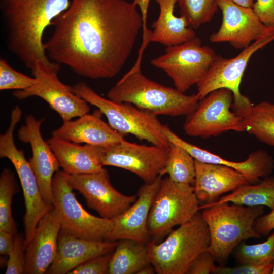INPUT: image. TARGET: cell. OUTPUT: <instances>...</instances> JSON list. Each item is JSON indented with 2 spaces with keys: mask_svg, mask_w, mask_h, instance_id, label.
I'll return each instance as SVG.
<instances>
[{
  "mask_svg": "<svg viewBox=\"0 0 274 274\" xmlns=\"http://www.w3.org/2000/svg\"><path fill=\"white\" fill-rule=\"evenodd\" d=\"M52 36L44 42L53 61L92 79L115 77L134 48L142 16L126 0H70L53 21Z\"/></svg>",
  "mask_w": 274,
  "mask_h": 274,
  "instance_id": "6da1fadb",
  "label": "cell"
},
{
  "mask_svg": "<svg viewBox=\"0 0 274 274\" xmlns=\"http://www.w3.org/2000/svg\"><path fill=\"white\" fill-rule=\"evenodd\" d=\"M70 4V0H1L8 47L27 68L49 60L44 31Z\"/></svg>",
  "mask_w": 274,
  "mask_h": 274,
  "instance_id": "7a4b0ae2",
  "label": "cell"
},
{
  "mask_svg": "<svg viewBox=\"0 0 274 274\" xmlns=\"http://www.w3.org/2000/svg\"><path fill=\"white\" fill-rule=\"evenodd\" d=\"M142 60L130 68L108 92L107 98L127 102L153 114L177 117L188 115L196 108V94L186 95L147 78L141 72Z\"/></svg>",
  "mask_w": 274,
  "mask_h": 274,
  "instance_id": "3957f363",
  "label": "cell"
},
{
  "mask_svg": "<svg viewBox=\"0 0 274 274\" xmlns=\"http://www.w3.org/2000/svg\"><path fill=\"white\" fill-rule=\"evenodd\" d=\"M211 242L208 226L197 212L169 232L162 242L148 243L151 264L158 274H185Z\"/></svg>",
  "mask_w": 274,
  "mask_h": 274,
  "instance_id": "277c9868",
  "label": "cell"
},
{
  "mask_svg": "<svg viewBox=\"0 0 274 274\" xmlns=\"http://www.w3.org/2000/svg\"><path fill=\"white\" fill-rule=\"evenodd\" d=\"M264 213V206L229 205L228 202L203 209L201 215L208 226L211 238L207 251L217 262H225L239 244L261 237L253 225Z\"/></svg>",
  "mask_w": 274,
  "mask_h": 274,
  "instance_id": "5b68a950",
  "label": "cell"
},
{
  "mask_svg": "<svg viewBox=\"0 0 274 274\" xmlns=\"http://www.w3.org/2000/svg\"><path fill=\"white\" fill-rule=\"evenodd\" d=\"M73 92L96 107L106 117L109 125L120 134H130L152 145L169 148L170 142L157 116L127 102H117L98 94L84 82L72 86Z\"/></svg>",
  "mask_w": 274,
  "mask_h": 274,
  "instance_id": "8992f818",
  "label": "cell"
},
{
  "mask_svg": "<svg viewBox=\"0 0 274 274\" xmlns=\"http://www.w3.org/2000/svg\"><path fill=\"white\" fill-rule=\"evenodd\" d=\"M69 174L58 170L52 180L53 205L60 218V231L82 239L105 241L113 228L112 220L94 216L84 209L69 183Z\"/></svg>",
  "mask_w": 274,
  "mask_h": 274,
  "instance_id": "52a82bcc",
  "label": "cell"
},
{
  "mask_svg": "<svg viewBox=\"0 0 274 274\" xmlns=\"http://www.w3.org/2000/svg\"><path fill=\"white\" fill-rule=\"evenodd\" d=\"M199 210L193 185L176 182L169 177L162 179L149 212L150 237L161 238L174 226L190 220Z\"/></svg>",
  "mask_w": 274,
  "mask_h": 274,
  "instance_id": "ba28073f",
  "label": "cell"
},
{
  "mask_svg": "<svg viewBox=\"0 0 274 274\" xmlns=\"http://www.w3.org/2000/svg\"><path fill=\"white\" fill-rule=\"evenodd\" d=\"M217 55L195 37L183 43L166 47L165 53L151 60L163 71L176 89L185 93L206 76Z\"/></svg>",
  "mask_w": 274,
  "mask_h": 274,
  "instance_id": "9c48e42d",
  "label": "cell"
},
{
  "mask_svg": "<svg viewBox=\"0 0 274 274\" xmlns=\"http://www.w3.org/2000/svg\"><path fill=\"white\" fill-rule=\"evenodd\" d=\"M60 65L50 60L37 62L31 69L37 83L27 89L15 91L13 95L19 100L40 97L65 121L88 113L90 107L85 100L73 92L72 86L60 81L58 77Z\"/></svg>",
  "mask_w": 274,
  "mask_h": 274,
  "instance_id": "30bf717a",
  "label": "cell"
},
{
  "mask_svg": "<svg viewBox=\"0 0 274 274\" xmlns=\"http://www.w3.org/2000/svg\"><path fill=\"white\" fill-rule=\"evenodd\" d=\"M233 99V93L228 89L211 92L186 116L185 133L190 136L208 138L228 131H246L241 118L230 110Z\"/></svg>",
  "mask_w": 274,
  "mask_h": 274,
  "instance_id": "8fae6325",
  "label": "cell"
},
{
  "mask_svg": "<svg viewBox=\"0 0 274 274\" xmlns=\"http://www.w3.org/2000/svg\"><path fill=\"white\" fill-rule=\"evenodd\" d=\"M16 124L11 122L6 132L0 135V157L8 158L13 164L20 180L25 206L23 218L26 247L31 241L40 219L53 206L44 201L35 174L22 150L16 146L14 131Z\"/></svg>",
  "mask_w": 274,
  "mask_h": 274,
  "instance_id": "7c38bea8",
  "label": "cell"
},
{
  "mask_svg": "<svg viewBox=\"0 0 274 274\" xmlns=\"http://www.w3.org/2000/svg\"><path fill=\"white\" fill-rule=\"evenodd\" d=\"M68 182L74 190L83 196L88 207L106 219L118 216L137 199V195L127 196L116 190L111 184L108 171L104 167L92 173L69 174Z\"/></svg>",
  "mask_w": 274,
  "mask_h": 274,
  "instance_id": "4fadbf2b",
  "label": "cell"
},
{
  "mask_svg": "<svg viewBox=\"0 0 274 274\" xmlns=\"http://www.w3.org/2000/svg\"><path fill=\"white\" fill-rule=\"evenodd\" d=\"M169 148L155 145L147 146L125 140L106 148L102 158L104 166H111L131 172L145 183L154 181L164 168Z\"/></svg>",
  "mask_w": 274,
  "mask_h": 274,
  "instance_id": "5bb4252c",
  "label": "cell"
},
{
  "mask_svg": "<svg viewBox=\"0 0 274 274\" xmlns=\"http://www.w3.org/2000/svg\"><path fill=\"white\" fill-rule=\"evenodd\" d=\"M273 40L274 28L271 27L267 33L243 49L236 56L226 58L217 55L207 74L196 85V94L200 100L220 88L230 90L234 96L241 95V83L250 58Z\"/></svg>",
  "mask_w": 274,
  "mask_h": 274,
  "instance_id": "9a60e30c",
  "label": "cell"
},
{
  "mask_svg": "<svg viewBox=\"0 0 274 274\" xmlns=\"http://www.w3.org/2000/svg\"><path fill=\"white\" fill-rule=\"evenodd\" d=\"M222 20L217 31L210 36L214 43L227 42L236 49H244L264 36L271 27L266 26L253 8L239 5L232 0H216Z\"/></svg>",
  "mask_w": 274,
  "mask_h": 274,
  "instance_id": "2e32d148",
  "label": "cell"
},
{
  "mask_svg": "<svg viewBox=\"0 0 274 274\" xmlns=\"http://www.w3.org/2000/svg\"><path fill=\"white\" fill-rule=\"evenodd\" d=\"M44 119L37 120L32 115L26 116L25 123L18 130V138L30 144L32 156L29 164L36 177L40 192L45 202L53 204V175L59 170L60 164L47 141L43 138L40 127Z\"/></svg>",
  "mask_w": 274,
  "mask_h": 274,
  "instance_id": "e0dca14e",
  "label": "cell"
},
{
  "mask_svg": "<svg viewBox=\"0 0 274 274\" xmlns=\"http://www.w3.org/2000/svg\"><path fill=\"white\" fill-rule=\"evenodd\" d=\"M162 179L159 176L154 181L145 183L140 187L136 201L125 212L112 219L113 226L106 241L130 239L146 244L150 242L149 215Z\"/></svg>",
  "mask_w": 274,
  "mask_h": 274,
  "instance_id": "ac0fdd59",
  "label": "cell"
},
{
  "mask_svg": "<svg viewBox=\"0 0 274 274\" xmlns=\"http://www.w3.org/2000/svg\"><path fill=\"white\" fill-rule=\"evenodd\" d=\"M163 132L170 143L183 148L194 159L234 168L242 173L251 184L259 183L261 181L260 178L270 176L274 169V159L264 150L260 149L251 153L248 158L243 161H231L187 142L174 132L167 125H164Z\"/></svg>",
  "mask_w": 274,
  "mask_h": 274,
  "instance_id": "d6986e66",
  "label": "cell"
},
{
  "mask_svg": "<svg viewBox=\"0 0 274 274\" xmlns=\"http://www.w3.org/2000/svg\"><path fill=\"white\" fill-rule=\"evenodd\" d=\"M61 223L54 206L40 219L26 248L25 274H44L54 261Z\"/></svg>",
  "mask_w": 274,
  "mask_h": 274,
  "instance_id": "ffe728a7",
  "label": "cell"
},
{
  "mask_svg": "<svg viewBox=\"0 0 274 274\" xmlns=\"http://www.w3.org/2000/svg\"><path fill=\"white\" fill-rule=\"evenodd\" d=\"M98 109L92 114L83 115L74 121H63L52 132V136L75 143H86L108 148L125 139L101 118Z\"/></svg>",
  "mask_w": 274,
  "mask_h": 274,
  "instance_id": "44dd1931",
  "label": "cell"
},
{
  "mask_svg": "<svg viewBox=\"0 0 274 274\" xmlns=\"http://www.w3.org/2000/svg\"><path fill=\"white\" fill-rule=\"evenodd\" d=\"M194 191L199 202H216L220 196L243 185L251 184L241 172L218 164L204 163L195 159Z\"/></svg>",
  "mask_w": 274,
  "mask_h": 274,
  "instance_id": "7402d4cb",
  "label": "cell"
},
{
  "mask_svg": "<svg viewBox=\"0 0 274 274\" xmlns=\"http://www.w3.org/2000/svg\"><path fill=\"white\" fill-rule=\"evenodd\" d=\"M118 242L82 239L60 231L55 258L46 274H68L87 261L113 252Z\"/></svg>",
  "mask_w": 274,
  "mask_h": 274,
  "instance_id": "603a6c76",
  "label": "cell"
},
{
  "mask_svg": "<svg viewBox=\"0 0 274 274\" xmlns=\"http://www.w3.org/2000/svg\"><path fill=\"white\" fill-rule=\"evenodd\" d=\"M60 167L71 175L98 172L104 166L102 158L106 148L52 137L47 141Z\"/></svg>",
  "mask_w": 274,
  "mask_h": 274,
  "instance_id": "cb8c5ba5",
  "label": "cell"
},
{
  "mask_svg": "<svg viewBox=\"0 0 274 274\" xmlns=\"http://www.w3.org/2000/svg\"><path fill=\"white\" fill-rule=\"evenodd\" d=\"M231 108L242 119L246 131L260 141L274 146V103L264 101L254 105L241 94L234 96Z\"/></svg>",
  "mask_w": 274,
  "mask_h": 274,
  "instance_id": "d4e9b609",
  "label": "cell"
},
{
  "mask_svg": "<svg viewBox=\"0 0 274 274\" xmlns=\"http://www.w3.org/2000/svg\"><path fill=\"white\" fill-rule=\"evenodd\" d=\"M159 7V14L153 22L150 42L163 44L166 47L183 43L196 37L186 18L174 14L177 0H156Z\"/></svg>",
  "mask_w": 274,
  "mask_h": 274,
  "instance_id": "484cf974",
  "label": "cell"
},
{
  "mask_svg": "<svg viewBox=\"0 0 274 274\" xmlns=\"http://www.w3.org/2000/svg\"><path fill=\"white\" fill-rule=\"evenodd\" d=\"M151 264L148 244L130 239H120L112 252L109 273L137 274Z\"/></svg>",
  "mask_w": 274,
  "mask_h": 274,
  "instance_id": "4316f807",
  "label": "cell"
},
{
  "mask_svg": "<svg viewBox=\"0 0 274 274\" xmlns=\"http://www.w3.org/2000/svg\"><path fill=\"white\" fill-rule=\"evenodd\" d=\"M225 202L249 207L266 206L274 209V177L264 178L259 183L240 186L216 202L199 206V210Z\"/></svg>",
  "mask_w": 274,
  "mask_h": 274,
  "instance_id": "83f0119b",
  "label": "cell"
},
{
  "mask_svg": "<svg viewBox=\"0 0 274 274\" xmlns=\"http://www.w3.org/2000/svg\"><path fill=\"white\" fill-rule=\"evenodd\" d=\"M168 174L173 181L193 186L195 178L194 158L182 147L170 143L165 166L160 175Z\"/></svg>",
  "mask_w": 274,
  "mask_h": 274,
  "instance_id": "f1b7e54d",
  "label": "cell"
},
{
  "mask_svg": "<svg viewBox=\"0 0 274 274\" xmlns=\"http://www.w3.org/2000/svg\"><path fill=\"white\" fill-rule=\"evenodd\" d=\"M13 173L4 169L0 177V231L17 233V227L12 214L11 204L16 191Z\"/></svg>",
  "mask_w": 274,
  "mask_h": 274,
  "instance_id": "f546056e",
  "label": "cell"
},
{
  "mask_svg": "<svg viewBox=\"0 0 274 274\" xmlns=\"http://www.w3.org/2000/svg\"><path fill=\"white\" fill-rule=\"evenodd\" d=\"M239 264H263L273 262L274 232L265 242L253 245L239 244L232 252Z\"/></svg>",
  "mask_w": 274,
  "mask_h": 274,
  "instance_id": "4dcf8cb0",
  "label": "cell"
},
{
  "mask_svg": "<svg viewBox=\"0 0 274 274\" xmlns=\"http://www.w3.org/2000/svg\"><path fill=\"white\" fill-rule=\"evenodd\" d=\"M177 2L181 15L193 29L211 21L218 9L216 0H177Z\"/></svg>",
  "mask_w": 274,
  "mask_h": 274,
  "instance_id": "1f68e13d",
  "label": "cell"
},
{
  "mask_svg": "<svg viewBox=\"0 0 274 274\" xmlns=\"http://www.w3.org/2000/svg\"><path fill=\"white\" fill-rule=\"evenodd\" d=\"M37 82L35 78L30 77L13 69L6 59L0 60V90H25Z\"/></svg>",
  "mask_w": 274,
  "mask_h": 274,
  "instance_id": "d6a6232c",
  "label": "cell"
},
{
  "mask_svg": "<svg viewBox=\"0 0 274 274\" xmlns=\"http://www.w3.org/2000/svg\"><path fill=\"white\" fill-rule=\"evenodd\" d=\"M26 248L25 237L20 233H16L12 250L8 255L6 274L24 273Z\"/></svg>",
  "mask_w": 274,
  "mask_h": 274,
  "instance_id": "836d02e7",
  "label": "cell"
},
{
  "mask_svg": "<svg viewBox=\"0 0 274 274\" xmlns=\"http://www.w3.org/2000/svg\"><path fill=\"white\" fill-rule=\"evenodd\" d=\"M112 252L96 256L79 265L68 274L109 273Z\"/></svg>",
  "mask_w": 274,
  "mask_h": 274,
  "instance_id": "e575fe53",
  "label": "cell"
},
{
  "mask_svg": "<svg viewBox=\"0 0 274 274\" xmlns=\"http://www.w3.org/2000/svg\"><path fill=\"white\" fill-rule=\"evenodd\" d=\"M273 262L263 264H243L234 267L217 266L215 274H269L272 273Z\"/></svg>",
  "mask_w": 274,
  "mask_h": 274,
  "instance_id": "d590c367",
  "label": "cell"
},
{
  "mask_svg": "<svg viewBox=\"0 0 274 274\" xmlns=\"http://www.w3.org/2000/svg\"><path fill=\"white\" fill-rule=\"evenodd\" d=\"M253 9L266 26L274 28V0H256Z\"/></svg>",
  "mask_w": 274,
  "mask_h": 274,
  "instance_id": "8d00e7d4",
  "label": "cell"
},
{
  "mask_svg": "<svg viewBox=\"0 0 274 274\" xmlns=\"http://www.w3.org/2000/svg\"><path fill=\"white\" fill-rule=\"evenodd\" d=\"M215 259L209 252L206 251L201 253L188 269L187 274L213 273L217 266Z\"/></svg>",
  "mask_w": 274,
  "mask_h": 274,
  "instance_id": "74e56055",
  "label": "cell"
},
{
  "mask_svg": "<svg viewBox=\"0 0 274 274\" xmlns=\"http://www.w3.org/2000/svg\"><path fill=\"white\" fill-rule=\"evenodd\" d=\"M150 0H133V3L140 9L143 21V41L141 46L147 47L150 42L151 31L147 28L148 12Z\"/></svg>",
  "mask_w": 274,
  "mask_h": 274,
  "instance_id": "f35d334b",
  "label": "cell"
},
{
  "mask_svg": "<svg viewBox=\"0 0 274 274\" xmlns=\"http://www.w3.org/2000/svg\"><path fill=\"white\" fill-rule=\"evenodd\" d=\"M253 227L261 235H268L274 230V209L268 214L259 217L254 222Z\"/></svg>",
  "mask_w": 274,
  "mask_h": 274,
  "instance_id": "ab89813d",
  "label": "cell"
},
{
  "mask_svg": "<svg viewBox=\"0 0 274 274\" xmlns=\"http://www.w3.org/2000/svg\"><path fill=\"white\" fill-rule=\"evenodd\" d=\"M14 235L9 232L0 231V254L8 256L14 242Z\"/></svg>",
  "mask_w": 274,
  "mask_h": 274,
  "instance_id": "60d3db41",
  "label": "cell"
},
{
  "mask_svg": "<svg viewBox=\"0 0 274 274\" xmlns=\"http://www.w3.org/2000/svg\"><path fill=\"white\" fill-rule=\"evenodd\" d=\"M156 271L154 267L151 264L143 267L137 274H153Z\"/></svg>",
  "mask_w": 274,
  "mask_h": 274,
  "instance_id": "b9f144b4",
  "label": "cell"
},
{
  "mask_svg": "<svg viewBox=\"0 0 274 274\" xmlns=\"http://www.w3.org/2000/svg\"><path fill=\"white\" fill-rule=\"evenodd\" d=\"M237 4L243 7L253 8V0H232Z\"/></svg>",
  "mask_w": 274,
  "mask_h": 274,
  "instance_id": "7bdbcfd3",
  "label": "cell"
},
{
  "mask_svg": "<svg viewBox=\"0 0 274 274\" xmlns=\"http://www.w3.org/2000/svg\"><path fill=\"white\" fill-rule=\"evenodd\" d=\"M272 274H274V259H273V270L272 272Z\"/></svg>",
  "mask_w": 274,
  "mask_h": 274,
  "instance_id": "ee69618b",
  "label": "cell"
}]
</instances>
